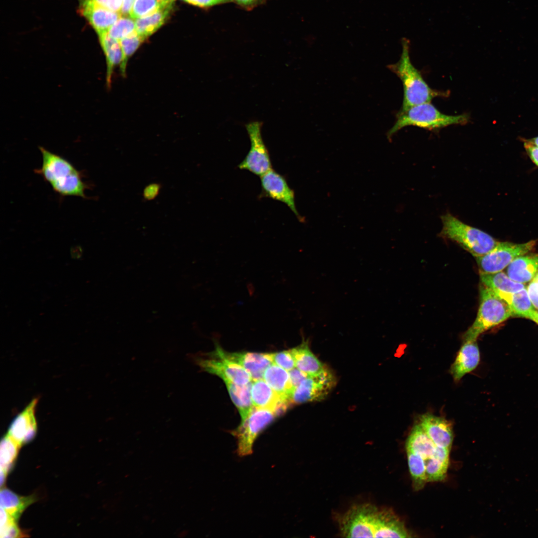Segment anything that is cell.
I'll list each match as a JSON object with an SVG mask.
<instances>
[{"instance_id": "1", "label": "cell", "mask_w": 538, "mask_h": 538, "mask_svg": "<svg viewBox=\"0 0 538 538\" xmlns=\"http://www.w3.org/2000/svg\"><path fill=\"white\" fill-rule=\"evenodd\" d=\"M337 519L344 537H409L404 523L392 510L370 504L354 505Z\"/></svg>"}, {"instance_id": "2", "label": "cell", "mask_w": 538, "mask_h": 538, "mask_svg": "<svg viewBox=\"0 0 538 538\" xmlns=\"http://www.w3.org/2000/svg\"><path fill=\"white\" fill-rule=\"evenodd\" d=\"M42 164L34 169L61 196H74L87 198L86 190L90 186L84 180L82 172L64 157L40 146Z\"/></svg>"}, {"instance_id": "3", "label": "cell", "mask_w": 538, "mask_h": 538, "mask_svg": "<svg viewBox=\"0 0 538 538\" xmlns=\"http://www.w3.org/2000/svg\"><path fill=\"white\" fill-rule=\"evenodd\" d=\"M402 53L399 60L387 66L401 80L404 97L400 111L413 106L429 103L435 97L446 96L445 93L431 89L423 78L420 72L413 65L409 56V41L402 40Z\"/></svg>"}, {"instance_id": "4", "label": "cell", "mask_w": 538, "mask_h": 538, "mask_svg": "<svg viewBox=\"0 0 538 538\" xmlns=\"http://www.w3.org/2000/svg\"><path fill=\"white\" fill-rule=\"evenodd\" d=\"M396 118L395 124L387 134L389 139L405 127L413 126L435 131L451 125H465L470 119L467 114L456 116L444 114L430 102L416 105L404 111H400Z\"/></svg>"}, {"instance_id": "5", "label": "cell", "mask_w": 538, "mask_h": 538, "mask_svg": "<svg viewBox=\"0 0 538 538\" xmlns=\"http://www.w3.org/2000/svg\"><path fill=\"white\" fill-rule=\"evenodd\" d=\"M442 229L440 235L453 241L475 258L482 256L498 244L491 236L462 222L450 213L441 217Z\"/></svg>"}, {"instance_id": "6", "label": "cell", "mask_w": 538, "mask_h": 538, "mask_svg": "<svg viewBox=\"0 0 538 538\" xmlns=\"http://www.w3.org/2000/svg\"><path fill=\"white\" fill-rule=\"evenodd\" d=\"M480 304L476 318L465 332L463 340H477L480 334L512 316L508 303L493 290L480 286Z\"/></svg>"}, {"instance_id": "7", "label": "cell", "mask_w": 538, "mask_h": 538, "mask_svg": "<svg viewBox=\"0 0 538 538\" xmlns=\"http://www.w3.org/2000/svg\"><path fill=\"white\" fill-rule=\"evenodd\" d=\"M277 416L268 409L253 407L247 417L231 432L237 440V452L241 457L253 453L254 443L259 434Z\"/></svg>"}, {"instance_id": "8", "label": "cell", "mask_w": 538, "mask_h": 538, "mask_svg": "<svg viewBox=\"0 0 538 538\" xmlns=\"http://www.w3.org/2000/svg\"><path fill=\"white\" fill-rule=\"evenodd\" d=\"M536 240L522 244L498 242L486 254L476 258L480 273H492L504 270L516 258L533 250Z\"/></svg>"}, {"instance_id": "9", "label": "cell", "mask_w": 538, "mask_h": 538, "mask_svg": "<svg viewBox=\"0 0 538 538\" xmlns=\"http://www.w3.org/2000/svg\"><path fill=\"white\" fill-rule=\"evenodd\" d=\"M262 123L258 121L245 125L251 147L245 158L238 165L239 168L260 176L272 169L269 154L262 136Z\"/></svg>"}, {"instance_id": "10", "label": "cell", "mask_w": 538, "mask_h": 538, "mask_svg": "<svg viewBox=\"0 0 538 538\" xmlns=\"http://www.w3.org/2000/svg\"><path fill=\"white\" fill-rule=\"evenodd\" d=\"M335 383L334 375L325 368L316 375L308 376L295 388L291 398V404L321 401L326 398Z\"/></svg>"}, {"instance_id": "11", "label": "cell", "mask_w": 538, "mask_h": 538, "mask_svg": "<svg viewBox=\"0 0 538 538\" xmlns=\"http://www.w3.org/2000/svg\"><path fill=\"white\" fill-rule=\"evenodd\" d=\"M262 197H267L286 204L299 221L304 219L298 213L295 202L293 190L289 186L286 179L271 169L260 176Z\"/></svg>"}, {"instance_id": "12", "label": "cell", "mask_w": 538, "mask_h": 538, "mask_svg": "<svg viewBox=\"0 0 538 538\" xmlns=\"http://www.w3.org/2000/svg\"><path fill=\"white\" fill-rule=\"evenodd\" d=\"M210 356L219 357L235 362L243 367L250 375L252 381L263 379L266 369L273 364L268 353L253 352H229L218 345Z\"/></svg>"}, {"instance_id": "13", "label": "cell", "mask_w": 538, "mask_h": 538, "mask_svg": "<svg viewBox=\"0 0 538 538\" xmlns=\"http://www.w3.org/2000/svg\"><path fill=\"white\" fill-rule=\"evenodd\" d=\"M209 359H199L198 363L203 370L229 381L244 385L252 381L250 374L241 365L226 358L210 356Z\"/></svg>"}, {"instance_id": "14", "label": "cell", "mask_w": 538, "mask_h": 538, "mask_svg": "<svg viewBox=\"0 0 538 538\" xmlns=\"http://www.w3.org/2000/svg\"><path fill=\"white\" fill-rule=\"evenodd\" d=\"M251 392L254 407L271 411L277 416L285 412L291 405L283 400L263 379L252 381Z\"/></svg>"}, {"instance_id": "15", "label": "cell", "mask_w": 538, "mask_h": 538, "mask_svg": "<svg viewBox=\"0 0 538 538\" xmlns=\"http://www.w3.org/2000/svg\"><path fill=\"white\" fill-rule=\"evenodd\" d=\"M38 400L34 399L12 421L7 434L20 446L35 436L37 424L35 415Z\"/></svg>"}, {"instance_id": "16", "label": "cell", "mask_w": 538, "mask_h": 538, "mask_svg": "<svg viewBox=\"0 0 538 538\" xmlns=\"http://www.w3.org/2000/svg\"><path fill=\"white\" fill-rule=\"evenodd\" d=\"M419 419V423L437 446L450 449L453 432L450 422L428 413L421 415Z\"/></svg>"}, {"instance_id": "17", "label": "cell", "mask_w": 538, "mask_h": 538, "mask_svg": "<svg viewBox=\"0 0 538 538\" xmlns=\"http://www.w3.org/2000/svg\"><path fill=\"white\" fill-rule=\"evenodd\" d=\"M80 9L98 35L107 32L122 16L120 12L106 9L90 0H82Z\"/></svg>"}, {"instance_id": "18", "label": "cell", "mask_w": 538, "mask_h": 538, "mask_svg": "<svg viewBox=\"0 0 538 538\" xmlns=\"http://www.w3.org/2000/svg\"><path fill=\"white\" fill-rule=\"evenodd\" d=\"M480 359L477 340L464 341L450 368V373L454 381H459L466 374L475 369Z\"/></svg>"}, {"instance_id": "19", "label": "cell", "mask_w": 538, "mask_h": 538, "mask_svg": "<svg viewBox=\"0 0 538 538\" xmlns=\"http://www.w3.org/2000/svg\"><path fill=\"white\" fill-rule=\"evenodd\" d=\"M504 270L508 276L516 282L523 284L530 282L538 274V254L518 257Z\"/></svg>"}, {"instance_id": "20", "label": "cell", "mask_w": 538, "mask_h": 538, "mask_svg": "<svg viewBox=\"0 0 538 538\" xmlns=\"http://www.w3.org/2000/svg\"><path fill=\"white\" fill-rule=\"evenodd\" d=\"M495 293L508 303L512 316L527 318L536 323L537 311L530 298L527 287L515 293Z\"/></svg>"}, {"instance_id": "21", "label": "cell", "mask_w": 538, "mask_h": 538, "mask_svg": "<svg viewBox=\"0 0 538 538\" xmlns=\"http://www.w3.org/2000/svg\"><path fill=\"white\" fill-rule=\"evenodd\" d=\"M263 379L281 398L291 404V398L294 390L288 371L272 364L265 370Z\"/></svg>"}, {"instance_id": "22", "label": "cell", "mask_w": 538, "mask_h": 538, "mask_svg": "<svg viewBox=\"0 0 538 538\" xmlns=\"http://www.w3.org/2000/svg\"><path fill=\"white\" fill-rule=\"evenodd\" d=\"M106 62V81L108 88L111 87L115 68L120 66L123 60V51L120 41L107 32L98 35Z\"/></svg>"}, {"instance_id": "23", "label": "cell", "mask_w": 538, "mask_h": 538, "mask_svg": "<svg viewBox=\"0 0 538 538\" xmlns=\"http://www.w3.org/2000/svg\"><path fill=\"white\" fill-rule=\"evenodd\" d=\"M436 446L419 423L412 427L406 442V450L419 455L424 460L433 456Z\"/></svg>"}, {"instance_id": "24", "label": "cell", "mask_w": 538, "mask_h": 538, "mask_svg": "<svg viewBox=\"0 0 538 538\" xmlns=\"http://www.w3.org/2000/svg\"><path fill=\"white\" fill-rule=\"evenodd\" d=\"M295 367L307 374L315 376L325 369L322 363L310 351L307 342L290 350Z\"/></svg>"}, {"instance_id": "25", "label": "cell", "mask_w": 538, "mask_h": 538, "mask_svg": "<svg viewBox=\"0 0 538 538\" xmlns=\"http://www.w3.org/2000/svg\"><path fill=\"white\" fill-rule=\"evenodd\" d=\"M233 402L238 409L241 420L245 419L254 407L251 398L252 382L241 385L224 381Z\"/></svg>"}, {"instance_id": "26", "label": "cell", "mask_w": 538, "mask_h": 538, "mask_svg": "<svg viewBox=\"0 0 538 538\" xmlns=\"http://www.w3.org/2000/svg\"><path fill=\"white\" fill-rule=\"evenodd\" d=\"M481 283L495 292L515 293L527 287L525 284L510 278L505 271L492 273H480Z\"/></svg>"}, {"instance_id": "27", "label": "cell", "mask_w": 538, "mask_h": 538, "mask_svg": "<svg viewBox=\"0 0 538 538\" xmlns=\"http://www.w3.org/2000/svg\"><path fill=\"white\" fill-rule=\"evenodd\" d=\"M173 3L168 4L160 8L156 12L149 15L136 19L135 31L144 39L154 33L167 19Z\"/></svg>"}, {"instance_id": "28", "label": "cell", "mask_w": 538, "mask_h": 538, "mask_svg": "<svg viewBox=\"0 0 538 538\" xmlns=\"http://www.w3.org/2000/svg\"><path fill=\"white\" fill-rule=\"evenodd\" d=\"M0 507L4 509L16 521L24 510L32 503L36 498L33 495L20 496L6 488L1 489L0 493Z\"/></svg>"}, {"instance_id": "29", "label": "cell", "mask_w": 538, "mask_h": 538, "mask_svg": "<svg viewBox=\"0 0 538 538\" xmlns=\"http://www.w3.org/2000/svg\"><path fill=\"white\" fill-rule=\"evenodd\" d=\"M408 465L415 490L422 489L427 482L424 460L419 455L406 450Z\"/></svg>"}, {"instance_id": "30", "label": "cell", "mask_w": 538, "mask_h": 538, "mask_svg": "<svg viewBox=\"0 0 538 538\" xmlns=\"http://www.w3.org/2000/svg\"><path fill=\"white\" fill-rule=\"evenodd\" d=\"M21 446L8 434L1 439L0 445V470L6 473L11 468Z\"/></svg>"}, {"instance_id": "31", "label": "cell", "mask_w": 538, "mask_h": 538, "mask_svg": "<svg viewBox=\"0 0 538 538\" xmlns=\"http://www.w3.org/2000/svg\"><path fill=\"white\" fill-rule=\"evenodd\" d=\"M144 40L145 39L139 35L135 31L131 34L119 41L123 51V60L120 66V72L123 76H126L127 64L129 59L137 50Z\"/></svg>"}, {"instance_id": "32", "label": "cell", "mask_w": 538, "mask_h": 538, "mask_svg": "<svg viewBox=\"0 0 538 538\" xmlns=\"http://www.w3.org/2000/svg\"><path fill=\"white\" fill-rule=\"evenodd\" d=\"M424 461L427 482L440 481L445 477L449 461H445L434 457L424 460Z\"/></svg>"}, {"instance_id": "33", "label": "cell", "mask_w": 538, "mask_h": 538, "mask_svg": "<svg viewBox=\"0 0 538 538\" xmlns=\"http://www.w3.org/2000/svg\"><path fill=\"white\" fill-rule=\"evenodd\" d=\"M169 4H164L158 0H135L131 11L130 17L135 19L146 16L154 13L161 7Z\"/></svg>"}, {"instance_id": "34", "label": "cell", "mask_w": 538, "mask_h": 538, "mask_svg": "<svg viewBox=\"0 0 538 538\" xmlns=\"http://www.w3.org/2000/svg\"><path fill=\"white\" fill-rule=\"evenodd\" d=\"M135 31V24L130 16H121L108 31L112 37L120 41Z\"/></svg>"}, {"instance_id": "35", "label": "cell", "mask_w": 538, "mask_h": 538, "mask_svg": "<svg viewBox=\"0 0 538 538\" xmlns=\"http://www.w3.org/2000/svg\"><path fill=\"white\" fill-rule=\"evenodd\" d=\"M0 538H13L23 537L16 524V521L0 507Z\"/></svg>"}, {"instance_id": "36", "label": "cell", "mask_w": 538, "mask_h": 538, "mask_svg": "<svg viewBox=\"0 0 538 538\" xmlns=\"http://www.w3.org/2000/svg\"><path fill=\"white\" fill-rule=\"evenodd\" d=\"M268 355L273 364L289 371L295 367V362L290 350L270 353Z\"/></svg>"}, {"instance_id": "37", "label": "cell", "mask_w": 538, "mask_h": 538, "mask_svg": "<svg viewBox=\"0 0 538 538\" xmlns=\"http://www.w3.org/2000/svg\"><path fill=\"white\" fill-rule=\"evenodd\" d=\"M98 5L109 10L120 12L123 0H90Z\"/></svg>"}, {"instance_id": "38", "label": "cell", "mask_w": 538, "mask_h": 538, "mask_svg": "<svg viewBox=\"0 0 538 538\" xmlns=\"http://www.w3.org/2000/svg\"><path fill=\"white\" fill-rule=\"evenodd\" d=\"M161 186L157 183H153L147 185L143 191V197L146 200H151L159 194Z\"/></svg>"}, {"instance_id": "39", "label": "cell", "mask_w": 538, "mask_h": 538, "mask_svg": "<svg viewBox=\"0 0 538 538\" xmlns=\"http://www.w3.org/2000/svg\"><path fill=\"white\" fill-rule=\"evenodd\" d=\"M293 387L295 389L308 375L295 367L288 371Z\"/></svg>"}, {"instance_id": "40", "label": "cell", "mask_w": 538, "mask_h": 538, "mask_svg": "<svg viewBox=\"0 0 538 538\" xmlns=\"http://www.w3.org/2000/svg\"><path fill=\"white\" fill-rule=\"evenodd\" d=\"M530 298L535 307L538 309V282L533 280L527 286Z\"/></svg>"}, {"instance_id": "41", "label": "cell", "mask_w": 538, "mask_h": 538, "mask_svg": "<svg viewBox=\"0 0 538 538\" xmlns=\"http://www.w3.org/2000/svg\"><path fill=\"white\" fill-rule=\"evenodd\" d=\"M524 145L531 160L538 166V147L530 140H525Z\"/></svg>"}, {"instance_id": "42", "label": "cell", "mask_w": 538, "mask_h": 538, "mask_svg": "<svg viewBox=\"0 0 538 538\" xmlns=\"http://www.w3.org/2000/svg\"><path fill=\"white\" fill-rule=\"evenodd\" d=\"M184 1L201 7H208L217 4L228 2L230 0H184Z\"/></svg>"}, {"instance_id": "43", "label": "cell", "mask_w": 538, "mask_h": 538, "mask_svg": "<svg viewBox=\"0 0 538 538\" xmlns=\"http://www.w3.org/2000/svg\"><path fill=\"white\" fill-rule=\"evenodd\" d=\"M134 1L135 0H123L122 6L120 12L122 16H130Z\"/></svg>"}, {"instance_id": "44", "label": "cell", "mask_w": 538, "mask_h": 538, "mask_svg": "<svg viewBox=\"0 0 538 538\" xmlns=\"http://www.w3.org/2000/svg\"><path fill=\"white\" fill-rule=\"evenodd\" d=\"M265 0H234L239 5L246 7L252 8L263 2Z\"/></svg>"}, {"instance_id": "45", "label": "cell", "mask_w": 538, "mask_h": 538, "mask_svg": "<svg viewBox=\"0 0 538 538\" xmlns=\"http://www.w3.org/2000/svg\"><path fill=\"white\" fill-rule=\"evenodd\" d=\"M82 250L79 246H76L71 248L70 251L71 256L72 258L75 259H79L82 256Z\"/></svg>"}, {"instance_id": "46", "label": "cell", "mask_w": 538, "mask_h": 538, "mask_svg": "<svg viewBox=\"0 0 538 538\" xmlns=\"http://www.w3.org/2000/svg\"><path fill=\"white\" fill-rule=\"evenodd\" d=\"M7 474V473H6V472H4L3 471L0 470V482L1 487L2 486V485L4 484V483L5 482Z\"/></svg>"}, {"instance_id": "47", "label": "cell", "mask_w": 538, "mask_h": 538, "mask_svg": "<svg viewBox=\"0 0 538 538\" xmlns=\"http://www.w3.org/2000/svg\"><path fill=\"white\" fill-rule=\"evenodd\" d=\"M530 140L535 145L538 147V136L534 137Z\"/></svg>"}, {"instance_id": "48", "label": "cell", "mask_w": 538, "mask_h": 538, "mask_svg": "<svg viewBox=\"0 0 538 538\" xmlns=\"http://www.w3.org/2000/svg\"><path fill=\"white\" fill-rule=\"evenodd\" d=\"M158 0L159 1H160L161 2L164 3V4H167L173 3V1H174V0Z\"/></svg>"}, {"instance_id": "49", "label": "cell", "mask_w": 538, "mask_h": 538, "mask_svg": "<svg viewBox=\"0 0 538 538\" xmlns=\"http://www.w3.org/2000/svg\"><path fill=\"white\" fill-rule=\"evenodd\" d=\"M533 280H536V281L538 282V274L537 275V276L534 278V279Z\"/></svg>"}, {"instance_id": "50", "label": "cell", "mask_w": 538, "mask_h": 538, "mask_svg": "<svg viewBox=\"0 0 538 538\" xmlns=\"http://www.w3.org/2000/svg\"><path fill=\"white\" fill-rule=\"evenodd\" d=\"M537 320L536 323L538 324V309L537 310Z\"/></svg>"}]
</instances>
